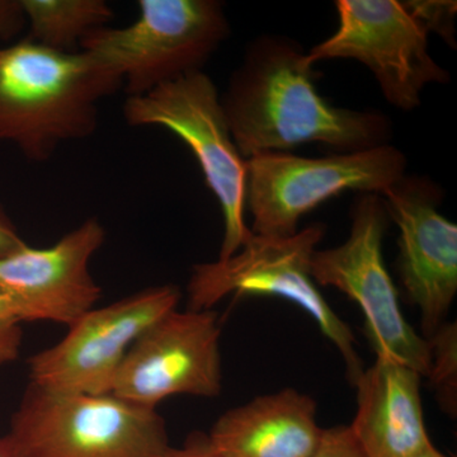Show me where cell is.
Returning a JSON list of instances; mask_svg holds the SVG:
<instances>
[{"label": "cell", "mask_w": 457, "mask_h": 457, "mask_svg": "<svg viewBox=\"0 0 457 457\" xmlns=\"http://www.w3.org/2000/svg\"><path fill=\"white\" fill-rule=\"evenodd\" d=\"M404 3L408 11L417 18L427 32H435L450 47L456 49V2L447 0H409Z\"/></svg>", "instance_id": "obj_18"}, {"label": "cell", "mask_w": 457, "mask_h": 457, "mask_svg": "<svg viewBox=\"0 0 457 457\" xmlns=\"http://www.w3.org/2000/svg\"><path fill=\"white\" fill-rule=\"evenodd\" d=\"M324 234L323 224H312L284 237L252 233L245 245L227 260L195 267L187 286L188 309L212 311L228 295H269L296 303L336 345L354 386L365 370L357 353L356 338L330 308L311 275L312 257Z\"/></svg>", "instance_id": "obj_5"}, {"label": "cell", "mask_w": 457, "mask_h": 457, "mask_svg": "<svg viewBox=\"0 0 457 457\" xmlns=\"http://www.w3.org/2000/svg\"><path fill=\"white\" fill-rule=\"evenodd\" d=\"M121 80L84 51L62 53L29 38L0 47V141L44 162L90 137L98 104Z\"/></svg>", "instance_id": "obj_2"}, {"label": "cell", "mask_w": 457, "mask_h": 457, "mask_svg": "<svg viewBox=\"0 0 457 457\" xmlns=\"http://www.w3.org/2000/svg\"><path fill=\"white\" fill-rule=\"evenodd\" d=\"M29 40L47 49L74 53L90 32L113 20L104 0H20Z\"/></svg>", "instance_id": "obj_16"}, {"label": "cell", "mask_w": 457, "mask_h": 457, "mask_svg": "<svg viewBox=\"0 0 457 457\" xmlns=\"http://www.w3.org/2000/svg\"><path fill=\"white\" fill-rule=\"evenodd\" d=\"M387 222L383 197L361 194L352 207L350 237L336 248L317 249L311 261V275L315 284L335 287L359 303L376 357L398 361L420 376H428V339L408 323L385 267L383 240Z\"/></svg>", "instance_id": "obj_8"}, {"label": "cell", "mask_w": 457, "mask_h": 457, "mask_svg": "<svg viewBox=\"0 0 457 457\" xmlns=\"http://www.w3.org/2000/svg\"><path fill=\"white\" fill-rule=\"evenodd\" d=\"M158 457H222L204 435H194L183 446H168Z\"/></svg>", "instance_id": "obj_22"}, {"label": "cell", "mask_w": 457, "mask_h": 457, "mask_svg": "<svg viewBox=\"0 0 457 457\" xmlns=\"http://www.w3.org/2000/svg\"><path fill=\"white\" fill-rule=\"evenodd\" d=\"M0 457H17L5 436L0 437Z\"/></svg>", "instance_id": "obj_25"}, {"label": "cell", "mask_w": 457, "mask_h": 457, "mask_svg": "<svg viewBox=\"0 0 457 457\" xmlns=\"http://www.w3.org/2000/svg\"><path fill=\"white\" fill-rule=\"evenodd\" d=\"M17 457H158L163 418L113 395L49 392L29 384L5 435Z\"/></svg>", "instance_id": "obj_3"}, {"label": "cell", "mask_w": 457, "mask_h": 457, "mask_svg": "<svg viewBox=\"0 0 457 457\" xmlns=\"http://www.w3.org/2000/svg\"><path fill=\"white\" fill-rule=\"evenodd\" d=\"M21 324L11 303L0 295V365L13 362L20 356L22 345Z\"/></svg>", "instance_id": "obj_19"}, {"label": "cell", "mask_w": 457, "mask_h": 457, "mask_svg": "<svg viewBox=\"0 0 457 457\" xmlns=\"http://www.w3.org/2000/svg\"><path fill=\"white\" fill-rule=\"evenodd\" d=\"M122 112L132 128H164L187 144L220 204L224 237L219 260L236 254L252 236L245 220L246 161L231 137L212 78L204 71H192L126 98Z\"/></svg>", "instance_id": "obj_7"}, {"label": "cell", "mask_w": 457, "mask_h": 457, "mask_svg": "<svg viewBox=\"0 0 457 457\" xmlns=\"http://www.w3.org/2000/svg\"><path fill=\"white\" fill-rule=\"evenodd\" d=\"M431 369L427 378L437 389L445 411H456L457 330L456 324H446L428 338Z\"/></svg>", "instance_id": "obj_17"}, {"label": "cell", "mask_w": 457, "mask_h": 457, "mask_svg": "<svg viewBox=\"0 0 457 457\" xmlns=\"http://www.w3.org/2000/svg\"><path fill=\"white\" fill-rule=\"evenodd\" d=\"M399 228V273L431 338L445 324L457 294V227L440 212L441 188L422 177H402L383 194Z\"/></svg>", "instance_id": "obj_12"}, {"label": "cell", "mask_w": 457, "mask_h": 457, "mask_svg": "<svg viewBox=\"0 0 457 457\" xmlns=\"http://www.w3.org/2000/svg\"><path fill=\"white\" fill-rule=\"evenodd\" d=\"M131 25L101 27L79 46L140 96L192 71H203L230 35L218 0H140Z\"/></svg>", "instance_id": "obj_4"}, {"label": "cell", "mask_w": 457, "mask_h": 457, "mask_svg": "<svg viewBox=\"0 0 457 457\" xmlns=\"http://www.w3.org/2000/svg\"><path fill=\"white\" fill-rule=\"evenodd\" d=\"M306 54L285 36H260L246 47L221 96L231 137L245 161L306 143L350 153L392 139L386 114L336 107L321 97Z\"/></svg>", "instance_id": "obj_1"}, {"label": "cell", "mask_w": 457, "mask_h": 457, "mask_svg": "<svg viewBox=\"0 0 457 457\" xmlns=\"http://www.w3.org/2000/svg\"><path fill=\"white\" fill-rule=\"evenodd\" d=\"M26 242L18 233L16 225L9 218L8 213L0 204V257L16 251Z\"/></svg>", "instance_id": "obj_23"}, {"label": "cell", "mask_w": 457, "mask_h": 457, "mask_svg": "<svg viewBox=\"0 0 457 457\" xmlns=\"http://www.w3.org/2000/svg\"><path fill=\"white\" fill-rule=\"evenodd\" d=\"M26 26L20 0H0V41H7Z\"/></svg>", "instance_id": "obj_21"}, {"label": "cell", "mask_w": 457, "mask_h": 457, "mask_svg": "<svg viewBox=\"0 0 457 457\" xmlns=\"http://www.w3.org/2000/svg\"><path fill=\"white\" fill-rule=\"evenodd\" d=\"M338 29L306 59H353L374 74L385 99L402 111L422 102L428 84L450 80L428 51V32L398 0H337Z\"/></svg>", "instance_id": "obj_9"}, {"label": "cell", "mask_w": 457, "mask_h": 457, "mask_svg": "<svg viewBox=\"0 0 457 457\" xmlns=\"http://www.w3.org/2000/svg\"><path fill=\"white\" fill-rule=\"evenodd\" d=\"M422 376L392 359L376 357L357 389L352 435L366 457H411L432 444L420 398Z\"/></svg>", "instance_id": "obj_14"}, {"label": "cell", "mask_w": 457, "mask_h": 457, "mask_svg": "<svg viewBox=\"0 0 457 457\" xmlns=\"http://www.w3.org/2000/svg\"><path fill=\"white\" fill-rule=\"evenodd\" d=\"M106 242V228L87 219L47 248L27 245L0 257V295L23 321L71 327L96 308L102 288L89 264Z\"/></svg>", "instance_id": "obj_13"}, {"label": "cell", "mask_w": 457, "mask_h": 457, "mask_svg": "<svg viewBox=\"0 0 457 457\" xmlns=\"http://www.w3.org/2000/svg\"><path fill=\"white\" fill-rule=\"evenodd\" d=\"M407 158L398 147L305 158L290 153H262L246 159L245 209L262 237H284L299 231L300 219L345 191L381 195L405 176Z\"/></svg>", "instance_id": "obj_6"}, {"label": "cell", "mask_w": 457, "mask_h": 457, "mask_svg": "<svg viewBox=\"0 0 457 457\" xmlns=\"http://www.w3.org/2000/svg\"><path fill=\"white\" fill-rule=\"evenodd\" d=\"M179 300L176 286H154L92 309L68 327L62 341L29 359V384L55 393L111 394L132 345L176 311Z\"/></svg>", "instance_id": "obj_10"}, {"label": "cell", "mask_w": 457, "mask_h": 457, "mask_svg": "<svg viewBox=\"0 0 457 457\" xmlns=\"http://www.w3.org/2000/svg\"><path fill=\"white\" fill-rule=\"evenodd\" d=\"M220 336L216 312H168L132 345L111 394L152 409L174 395L218 396L222 386Z\"/></svg>", "instance_id": "obj_11"}, {"label": "cell", "mask_w": 457, "mask_h": 457, "mask_svg": "<svg viewBox=\"0 0 457 457\" xmlns=\"http://www.w3.org/2000/svg\"><path fill=\"white\" fill-rule=\"evenodd\" d=\"M311 457H366L360 449L350 426L323 429L317 449Z\"/></svg>", "instance_id": "obj_20"}, {"label": "cell", "mask_w": 457, "mask_h": 457, "mask_svg": "<svg viewBox=\"0 0 457 457\" xmlns=\"http://www.w3.org/2000/svg\"><path fill=\"white\" fill-rule=\"evenodd\" d=\"M321 433L314 399L285 389L225 411L207 437L222 457H311Z\"/></svg>", "instance_id": "obj_15"}, {"label": "cell", "mask_w": 457, "mask_h": 457, "mask_svg": "<svg viewBox=\"0 0 457 457\" xmlns=\"http://www.w3.org/2000/svg\"><path fill=\"white\" fill-rule=\"evenodd\" d=\"M411 457H447L445 453H442L440 450L436 449L435 445L431 444L428 446L425 447V449L418 451L417 453H414L413 456Z\"/></svg>", "instance_id": "obj_24"}]
</instances>
